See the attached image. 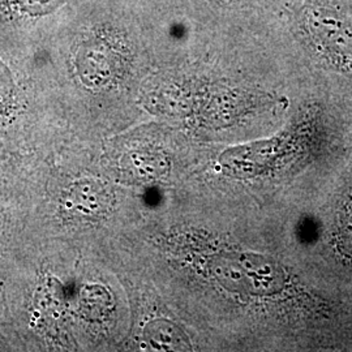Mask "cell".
<instances>
[{"label":"cell","mask_w":352,"mask_h":352,"mask_svg":"<svg viewBox=\"0 0 352 352\" xmlns=\"http://www.w3.org/2000/svg\"><path fill=\"white\" fill-rule=\"evenodd\" d=\"M305 25L322 58L352 71V17L338 0H314L305 13Z\"/></svg>","instance_id":"1"},{"label":"cell","mask_w":352,"mask_h":352,"mask_svg":"<svg viewBox=\"0 0 352 352\" xmlns=\"http://www.w3.org/2000/svg\"><path fill=\"white\" fill-rule=\"evenodd\" d=\"M65 201L76 213L97 214L106 208L107 195L98 183L81 182L71 188Z\"/></svg>","instance_id":"2"},{"label":"cell","mask_w":352,"mask_h":352,"mask_svg":"<svg viewBox=\"0 0 352 352\" xmlns=\"http://www.w3.org/2000/svg\"><path fill=\"white\" fill-rule=\"evenodd\" d=\"M151 327L149 338L154 344L166 346L167 349L180 346V331L174 325L167 322H155Z\"/></svg>","instance_id":"3"}]
</instances>
